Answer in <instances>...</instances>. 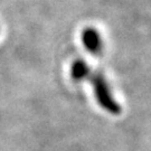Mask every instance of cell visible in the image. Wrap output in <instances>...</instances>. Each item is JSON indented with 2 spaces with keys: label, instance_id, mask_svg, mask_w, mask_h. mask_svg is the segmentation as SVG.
Masks as SVG:
<instances>
[{
  "label": "cell",
  "instance_id": "obj_1",
  "mask_svg": "<svg viewBox=\"0 0 151 151\" xmlns=\"http://www.w3.org/2000/svg\"><path fill=\"white\" fill-rule=\"evenodd\" d=\"M70 76L75 81L88 80L93 86L94 95L100 106L114 115L121 113L122 109L114 99L111 87L102 72L93 70L85 60H76L70 67Z\"/></svg>",
  "mask_w": 151,
  "mask_h": 151
},
{
  "label": "cell",
  "instance_id": "obj_2",
  "mask_svg": "<svg viewBox=\"0 0 151 151\" xmlns=\"http://www.w3.org/2000/svg\"><path fill=\"white\" fill-rule=\"evenodd\" d=\"M84 47L93 55H100L103 52V40L100 32L94 28H86L82 34Z\"/></svg>",
  "mask_w": 151,
  "mask_h": 151
}]
</instances>
